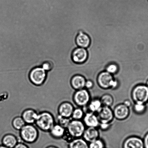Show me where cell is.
<instances>
[{
	"label": "cell",
	"instance_id": "cell-1",
	"mask_svg": "<svg viewBox=\"0 0 148 148\" xmlns=\"http://www.w3.org/2000/svg\"><path fill=\"white\" fill-rule=\"evenodd\" d=\"M55 124L53 115L48 112L43 111L38 114L34 125L43 131L49 132Z\"/></svg>",
	"mask_w": 148,
	"mask_h": 148
},
{
	"label": "cell",
	"instance_id": "cell-2",
	"mask_svg": "<svg viewBox=\"0 0 148 148\" xmlns=\"http://www.w3.org/2000/svg\"><path fill=\"white\" fill-rule=\"evenodd\" d=\"M97 81L98 86L104 89L116 88L118 84V81L115 79L114 75L105 71L98 74Z\"/></svg>",
	"mask_w": 148,
	"mask_h": 148
},
{
	"label": "cell",
	"instance_id": "cell-3",
	"mask_svg": "<svg viewBox=\"0 0 148 148\" xmlns=\"http://www.w3.org/2000/svg\"><path fill=\"white\" fill-rule=\"evenodd\" d=\"M21 138L27 143H34L38 137L37 129L34 124H26L20 130Z\"/></svg>",
	"mask_w": 148,
	"mask_h": 148
},
{
	"label": "cell",
	"instance_id": "cell-4",
	"mask_svg": "<svg viewBox=\"0 0 148 148\" xmlns=\"http://www.w3.org/2000/svg\"><path fill=\"white\" fill-rule=\"evenodd\" d=\"M132 98L135 103L145 104L148 100V88L140 85L134 87L132 91Z\"/></svg>",
	"mask_w": 148,
	"mask_h": 148
},
{
	"label": "cell",
	"instance_id": "cell-5",
	"mask_svg": "<svg viewBox=\"0 0 148 148\" xmlns=\"http://www.w3.org/2000/svg\"><path fill=\"white\" fill-rule=\"evenodd\" d=\"M85 125L81 120L72 119L70 123L67 131L74 138H79L83 136Z\"/></svg>",
	"mask_w": 148,
	"mask_h": 148
},
{
	"label": "cell",
	"instance_id": "cell-6",
	"mask_svg": "<svg viewBox=\"0 0 148 148\" xmlns=\"http://www.w3.org/2000/svg\"><path fill=\"white\" fill-rule=\"evenodd\" d=\"M47 72L41 66L33 68L29 74L30 81L35 85H42L45 81Z\"/></svg>",
	"mask_w": 148,
	"mask_h": 148
},
{
	"label": "cell",
	"instance_id": "cell-7",
	"mask_svg": "<svg viewBox=\"0 0 148 148\" xmlns=\"http://www.w3.org/2000/svg\"><path fill=\"white\" fill-rule=\"evenodd\" d=\"M91 96L86 89L78 90L74 93L73 101L75 105L83 107L88 105L90 101Z\"/></svg>",
	"mask_w": 148,
	"mask_h": 148
},
{
	"label": "cell",
	"instance_id": "cell-8",
	"mask_svg": "<svg viewBox=\"0 0 148 148\" xmlns=\"http://www.w3.org/2000/svg\"><path fill=\"white\" fill-rule=\"evenodd\" d=\"M96 114L100 124H110L114 118L113 111L110 107L103 106Z\"/></svg>",
	"mask_w": 148,
	"mask_h": 148
},
{
	"label": "cell",
	"instance_id": "cell-9",
	"mask_svg": "<svg viewBox=\"0 0 148 148\" xmlns=\"http://www.w3.org/2000/svg\"><path fill=\"white\" fill-rule=\"evenodd\" d=\"M88 56L87 50L83 48L78 47L72 52V59L77 64H82L86 62Z\"/></svg>",
	"mask_w": 148,
	"mask_h": 148
},
{
	"label": "cell",
	"instance_id": "cell-10",
	"mask_svg": "<svg viewBox=\"0 0 148 148\" xmlns=\"http://www.w3.org/2000/svg\"><path fill=\"white\" fill-rule=\"evenodd\" d=\"M129 108L123 103L117 105L113 110L114 118L120 120L126 119L129 115L130 110Z\"/></svg>",
	"mask_w": 148,
	"mask_h": 148
},
{
	"label": "cell",
	"instance_id": "cell-11",
	"mask_svg": "<svg viewBox=\"0 0 148 148\" xmlns=\"http://www.w3.org/2000/svg\"><path fill=\"white\" fill-rule=\"evenodd\" d=\"M75 42L78 47L87 49L90 45L91 40L87 34L82 30H80L76 36Z\"/></svg>",
	"mask_w": 148,
	"mask_h": 148
},
{
	"label": "cell",
	"instance_id": "cell-12",
	"mask_svg": "<svg viewBox=\"0 0 148 148\" xmlns=\"http://www.w3.org/2000/svg\"><path fill=\"white\" fill-rule=\"evenodd\" d=\"M74 106L72 103L67 101L64 102L59 106L58 110L59 115L66 118H72Z\"/></svg>",
	"mask_w": 148,
	"mask_h": 148
},
{
	"label": "cell",
	"instance_id": "cell-13",
	"mask_svg": "<svg viewBox=\"0 0 148 148\" xmlns=\"http://www.w3.org/2000/svg\"><path fill=\"white\" fill-rule=\"evenodd\" d=\"M123 148H144L142 140L140 138L133 136L128 138L125 140Z\"/></svg>",
	"mask_w": 148,
	"mask_h": 148
},
{
	"label": "cell",
	"instance_id": "cell-14",
	"mask_svg": "<svg viewBox=\"0 0 148 148\" xmlns=\"http://www.w3.org/2000/svg\"><path fill=\"white\" fill-rule=\"evenodd\" d=\"M83 123L88 127L97 128L100 125L99 120L96 114L91 112L85 113L84 116Z\"/></svg>",
	"mask_w": 148,
	"mask_h": 148
},
{
	"label": "cell",
	"instance_id": "cell-15",
	"mask_svg": "<svg viewBox=\"0 0 148 148\" xmlns=\"http://www.w3.org/2000/svg\"><path fill=\"white\" fill-rule=\"evenodd\" d=\"M86 81V80L83 75H74L71 79V86L75 91L84 89Z\"/></svg>",
	"mask_w": 148,
	"mask_h": 148
},
{
	"label": "cell",
	"instance_id": "cell-16",
	"mask_svg": "<svg viewBox=\"0 0 148 148\" xmlns=\"http://www.w3.org/2000/svg\"><path fill=\"white\" fill-rule=\"evenodd\" d=\"M99 136V132L98 129L93 127H88L85 129L83 136L84 140L89 143L98 139Z\"/></svg>",
	"mask_w": 148,
	"mask_h": 148
},
{
	"label": "cell",
	"instance_id": "cell-17",
	"mask_svg": "<svg viewBox=\"0 0 148 148\" xmlns=\"http://www.w3.org/2000/svg\"><path fill=\"white\" fill-rule=\"evenodd\" d=\"M38 113L34 110L28 109L23 112L21 117L26 124H34L37 119Z\"/></svg>",
	"mask_w": 148,
	"mask_h": 148
},
{
	"label": "cell",
	"instance_id": "cell-18",
	"mask_svg": "<svg viewBox=\"0 0 148 148\" xmlns=\"http://www.w3.org/2000/svg\"><path fill=\"white\" fill-rule=\"evenodd\" d=\"M66 129L59 125L56 124L51 129L49 132L51 135L54 138L59 139L63 137L66 132Z\"/></svg>",
	"mask_w": 148,
	"mask_h": 148
},
{
	"label": "cell",
	"instance_id": "cell-19",
	"mask_svg": "<svg viewBox=\"0 0 148 148\" xmlns=\"http://www.w3.org/2000/svg\"><path fill=\"white\" fill-rule=\"evenodd\" d=\"M3 145L9 148H14L18 141L15 136L11 134L6 135L3 138L2 140Z\"/></svg>",
	"mask_w": 148,
	"mask_h": 148
},
{
	"label": "cell",
	"instance_id": "cell-20",
	"mask_svg": "<svg viewBox=\"0 0 148 148\" xmlns=\"http://www.w3.org/2000/svg\"><path fill=\"white\" fill-rule=\"evenodd\" d=\"M87 110L88 112H91L96 114L103 106L101 100L98 99H95L90 101L89 104L87 106Z\"/></svg>",
	"mask_w": 148,
	"mask_h": 148
},
{
	"label": "cell",
	"instance_id": "cell-21",
	"mask_svg": "<svg viewBox=\"0 0 148 148\" xmlns=\"http://www.w3.org/2000/svg\"><path fill=\"white\" fill-rule=\"evenodd\" d=\"M84 139L75 138L70 142L69 148H89L87 143Z\"/></svg>",
	"mask_w": 148,
	"mask_h": 148
},
{
	"label": "cell",
	"instance_id": "cell-22",
	"mask_svg": "<svg viewBox=\"0 0 148 148\" xmlns=\"http://www.w3.org/2000/svg\"><path fill=\"white\" fill-rule=\"evenodd\" d=\"M72 120V118H66L59 114L55 122L56 124H59L64 128L66 129Z\"/></svg>",
	"mask_w": 148,
	"mask_h": 148
},
{
	"label": "cell",
	"instance_id": "cell-23",
	"mask_svg": "<svg viewBox=\"0 0 148 148\" xmlns=\"http://www.w3.org/2000/svg\"><path fill=\"white\" fill-rule=\"evenodd\" d=\"M103 106L110 107L112 105L114 102L113 97L109 94H105L102 96L100 99Z\"/></svg>",
	"mask_w": 148,
	"mask_h": 148
},
{
	"label": "cell",
	"instance_id": "cell-24",
	"mask_svg": "<svg viewBox=\"0 0 148 148\" xmlns=\"http://www.w3.org/2000/svg\"><path fill=\"white\" fill-rule=\"evenodd\" d=\"M26 124L25 122L21 117H16L13 120V127L16 130L20 131Z\"/></svg>",
	"mask_w": 148,
	"mask_h": 148
},
{
	"label": "cell",
	"instance_id": "cell-25",
	"mask_svg": "<svg viewBox=\"0 0 148 148\" xmlns=\"http://www.w3.org/2000/svg\"><path fill=\"white\" fill-rule=\"evenodd\" d=\"M105 71L114 75L118 73L119 71V67L117 64L111 63L109 64L106 66Z\"/></svg>",
	"mask_w": 148,
	"mask_h": 148
},
{
	"label": "cell",
	"instance_id": "cell-26",
	"mask_svg": "<svg viewBox=\"0 0 148 148\" xmlns=\"http://www.w3.org/2000/svg\"><path fill=\"white\" fill-rule=\"evenodd\" d=\"M84 113L83 110L80 108L74 109L72 116V119L81 120L84 117Z\"/></svg>",
	"mask_w": 148,
	"mask_h": 148
},
{
	"label": "cell",
	"instance_id": "cell-27",
	"mask_svg": "<svg viewBox=\"0 0 148 148\" xmlns=\"http://www.w3.org/2000/svg\"><path fill=\"white\" fill-rule=\"evenodd\" d=\"M105 145L102 140L99 138L90 143L89 148H104Z\"/></svg>",
	"mask_w": 148,
	"mask_h": 148
},
{
	"label": "cell",
	"instance_id": "cell-28",
	"mask_svg": "<svg viewBox=\"0 0 148 148\" xmlns=\"http://www.w3.org/2000/svg\"><path fill=\"white\" fill-rule=\"evenodd\" d=\"M133 109L138 114H142L145 111V104L135 103L133 107Z\"/></svg>",
	"mask_w": 148,
	"mask_h": 148
},
{
	"label": "cell",
	"instance_id": "cell-29",
	"mask_svg": "<svg viewBox=\"0 0 148 148\" xmlns=\"http://www.w3.org/2000/svg\"><path fill=\"white\" fill-rule=\"evenodd\" d=\"M94 86V82L91 80L86 81L85 84V88L87 89H89L92 88Z\"/></svg>",
	"mask_w": 148,
	"mask_h": 148
},
{
	"label": "cell",
	"instance_id": "cell-30",
	"mask_svg": "<svg viewBox=\"0 0 148 148\" xmlns=\"http://www.w3.org/2000/svg\"><path fill=\"white\" fill-rule=\"evenodd\" d=\"M14 148H29L25 144L22 143H18Z\"/></svg>",
	"mask_w": 148,
	"mask_h": 148
},
{
	"label": "cell",
	"instance_id": "cell-31",
	"mask_svg": "<svg viewBox=\"0 0 148 148\" xmlns=\"http://www.w3.org/2000/svg\"><path fill=\"white\" fill-rule=\"evenodd\" d=\"M143 141V143H144V147L145 148H148V133L145 136Z\"/></svg>",
	"mask_w": 148,
	"mask_h": 148
},
{
	"label": "cell",
	"instance_id": "cell-32",
	"mask_svg": "<svg viewBox=\"0 0 148 148\" xmlns=\"http://www.w3.org/2000/svg\"><path fill=\"white\" fill-rule=\"evenodd\" d=\"M110 124H100L99 127L103 130H105L109 127Z\"/></svg>",
	"mask_w": 148,
	"mask_h": 148
},
{
	"label": "cell",
	"instance_id": "cell-33",
	"mask_svg": "<svg viewBox=\"0 0 148 148\" xmlns=\"http://www.w3.org/2000/svg\"><path fill=\"white\" fill-rule=\"evenodd\" d=\"M123 104H124L126 106L129 108L130 106H131V103L130 102V101H129V100H126L125 101H124Z\"/></svg>",
	"mask_w": 148,
	"mask_h": 148
},
{
	"label": "cell",
	"instance_id": "cell-34",
	"mask_svg": "<svg viewBox=\"0 0 148 148\" xmlns=\"http://www.w3.org/2000/svg\"><path fill=\"white\" fill-rule=\"evenodd\" d=\"M0 148H9L6 147V146L3 145H2L0 146Z\"/></svg>",
	"mask_w": 148,
	"mask_h": 148
},
{
	"label": "cell",
	"instance_id": "cell-35",
	"mask_svg": "<svg viewBox=\"0 0 148 148\" xmlns=\"http://www.w3.org/2000/svg\"><path fill=\"white\" fill-rule=\"evenodd\" d=\"M46 148H58L56 147H55V146H49V147H47Z\"/></svg>",
	"mask_w": 148,
	"mask_h": 148
},
{
	"label": "cell",
	"instance_id": "cell-36",
	"mask_svg": "<svg viewBox=\"0 0 148 148\" xmlns=\"http://www.w3.org/2000/svg\"><path fill=\"white\" fill-rule=\"evenodd\" d=\"M146 86H147V87L148 88V79L147 81V83H146Z\"/></svg>",
	"mask_w": 148,
	"mask_h": 148
},
{
	"label": "cell",
	"instance_id": "cell-37",
	"mask_svg": "<svg viewBox=\"0 0 148 148\" xmlns=\"http://www.w3.org/2000/svg\"></svg>",
	"mask_w": 148,
	"mask_h": 148
},
{
	"label": "cell",
	"instance_id": "cell-38",
	"mask_svg": "<svg viewBox=\"0 0 148 148\" xmlns=\"http://www.w3.org/2000/svg\"></svg>",
	"mask_w": 148,
	"mask_h": 148
}]
</instances>
